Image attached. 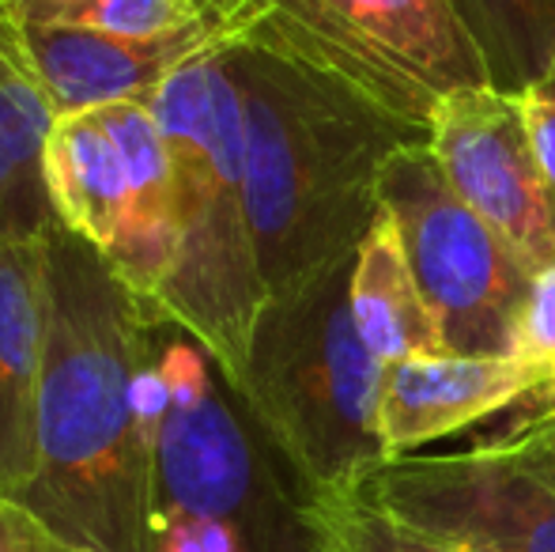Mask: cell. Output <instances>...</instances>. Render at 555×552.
Instances as JSON below:
<instances>
[{
	"label": "cell",
	"instance_id": "1",
	"mask_svg": "<svg viewBox=\"0 0 555 552\" xmlns=\"http://www.w3.org/2000/svg\"><path fill=\"white\" fill-rule=\"evenodd\" d=\"M38 390V470L23 503L68 549L144 552L163 375L159 318L57 223Z\"/></svg>",
	"mask_w": 555,
	"mask_h": 552
},
{
	"label": "cell",
	"instance_id": "2",
	"mask_svg": "<svg viewBox=\"0 0 555 552\" xmlns=\"http://www.w3.org/2000/svg\"><path fill=\"white\" fill-rule=\"evenodd\" d=\"M246 126V201L269 303L356 261L389 155L427 133L254 42L227 50Z\"/></svg>",
	"mask_w": 555,
	"mask_h": 552
},
{
	"label": "cell",
	"instance_id": "3",
	"mask_svg": "<svg viewBox=\"0 0 555 552\" xmlns=\"http://www.w3.org/2000/svg\"><path fill=\"white\" fill-rule=\"evenodd\" d=\"M147 106L167 144L175 216V258L147 310L190 333L231 390L246 371L269 287L249 223L246 126L227 50L178 68Z\"/></svg>",
	"mask_w": 555,
	"mask_h": 552
},
{
	"label": "cell",
	"instance_id": "4",
	"mask_svg": "<svg viewBox=\"0 0 555 552\" xmlns=\"http://www.w3.org/2000/svg\"><path fill=\"white\" fill-rule=\"evenodd\" d=\"M163 413L144 552H318L307 496L212 356L178 325L155 330Z\"/></svg>",
	"mask_w": 555,
	"mask_h": 552
},
{
	"label": "cell",
	"instance_id": "5",
	"mask_svg": "<svg viewBox=\"0 0 555 552\" xmlns=\"http://www.w3.org/2000/svg\"><path fill=\"white\" fill-rule=\"evenodd\" d=\"M351 266L264 307L249 360L231 386L302 496L359 488L382 462L378 409L386 363L351 318Z\"/></svg>",
	"mask_w": 555,
	"mask_h": 552
},
{
	"label": "cell",
	"instance_id": "6",
	"mask_svg": "<svg viewBox=\"0 0 555 552\" xmlns=\"http://www.w3.org/2000/svg\"><path fill=\"white\" fill-rule=\"evenodd\" d=\"M249 42L330 76L416 133L450 95L488 88L450 0H264Z\"/></svg>",
	"mask_w": 555,
	"mask_h": 552
},
{
	"label": "cell",
	"instance_id": "7",
	"mask_svg": "<svg viewBox=\"0 0 555 552\" xmlns=\"http://www.w3.org/2000/svg\"><path fill=\"white\" fill-rule=\"evenodd\" d=\"M42 170L61 228L95 246L117 280L152 303L175 258L170 159L152 106L111 103L61 114Z\"/></svg>",
	"mask_w": 555,
	"mask_h": 552
},
{
	"label": "cell",
	"instance_id": "8",
	"mask_svg": "<svg viewBox=\"0 0 555 552\" xmlns=\"http://www.w3.org/2000/svg\"><path fill=\"white\" fill-rule=\"evenodd\" d=\"M378 201L401 231L412 277L439 322L446 352L514 356L533 273L453 193L427 137L389 155Z\"/></svg>",
	"mask_w": 555,
	"mask_h": 552
},
{
	"label": "cell",
	"instance_id": "9",
	"mask_svg": "<svg viewBox=\"0 0 555 552\" xmlns=\"http://www.w3.org/2000/svg\"><path fill=\"white\" fill-rule=\"evenodd\" d=\"M356 492L435 538L495 552H555V488L495 447L389 458Z\"/></svg>",
	"mask_w": 555,
	"mask_h": 552
},
{
	"label": "cell",
	"instance_id": "10",
	"mask_svg": "<svg viewBox=\"0 0 555 552\" xmlns=\"http://www.w3.org/2000/svg\"><path fill=\"white\" fill-rule=\"evenodd\" d=\"M427 147L453 193L529 273L555 266V190L537 159L521 95L491 84L457 91L435 111Z\"/></svg>",
	"mask_w": 555,
	"mask_h": 552
},
{
	"label": "cell",
	"instance_id": "11",
	"mask_svg": "<svg viewBox=\"0 0 555 552\" xmlns=\"http://www.w3.org/2000/svg\"><path fill=\"white\" fill-rule=\"evenodd\" d=\"M249 35H254V23L238 15H212V20H197L190 27L147 38L23 20V38L42 73L57 118L111 103H147L152 91L167 84L178 68L249 42Z\"/></svg>",
	"mask_w": 555,
	"mask_h": 552
},
{
	"label": "cell",
	"instance_id": "12",
	"mask_svg": "<svg viewBox=\"0 0 555 552\" xmlns=\"http://www.w3.org/2000/svg\"><path fill=\"white\" fill-rule=\"evenodd\" d=\"M555 378L518 356H416L386 368L378 432L389 458L416 454L424 442L511 413Z\"/></svg>",
	"mask_w": 555,
	"mask_h": 552
},
{
	"label": "cell",
	"instance_id": "13",
	"mask_svg": "<svg viewBox=\"0 0 555 552\" xmlns=\"http://www.w3.org/2000/svg\"><path fill=\"white\" fill-rule=\"evenodd\" d=\"M50 235L0 231V492L15 500L38 470V390L53 314Z\"/></svg>",
	"mask_w": 555,
	"mask_h": 552
},
{
	"label": "cell",
	"instance_id": "14",
	"mask_svg": "<svg viewBox=\"0 0 555 552\" xmlns=\"http://www.w3.org/2000/svg\"><path fill=\"white\" fill-rule=\"evenodd\" d=\"M57 121L23 38V20L12 0H0V231L46 235L57 228L46 193V140Z\"/></svg>",
	"mask_w": 555,
	"mask_h": 552
},
{
	"label": "cell",
	"instance_id": "15",
	"mask_svg": "<svg viewBox=\"0 0 555 552\" xmlns=\"http://www.w3.org/2000/svg\"><path fill=\"white\" fill-rule=\"evenodd\" d=\"M348 299L359 337L386 368L416 360V356L446 352L442 330L412 277L401 231L389 213H378V220L359 243L356 261H351Z\"/></svg>",
	"mask_w": 555,
	"mask_h": 552
},
{
	"label": "cell",
	"instance_id": "16",
	"mask_svg": "<svg viewBox=\"0 0 555 552\" xmlns=\"http://www.w3.org/2000/svg\"><path fill=\"white\" fill-rule=\"evenodd\" d=\"M495 91L526 95L555 73V0H450Z\"/></svg>",
	"mask_w": 555,
	"mask_h": 552
},
{
	"label": "cell",
	"instance_id": "17",
	"mask_svg": "<svg viewBox=\"0 0 555 552\" xmlns=\"http://www.w3.org/2000/svg\"><path fill=\"white\" fill-rule=\"evenodd\" d=\"M12 4L30 23L121 38L167 35L212 15H238L254 23V30L264 20V0H12Z\"/></svg>",
	"mask_w": 555,
	"mask_h": 552
},
{
	"label": "cell",
	"instance_id": "18",
	"mask_svg": "<svg viewBox=\"0 0 555 552\" xmlns=\"http://www.w3.org/2000/svg\"><path fill=\"white\" fill-rule=\"evenodd\" d=\"M307 523L314 530L318 552H495L412 530L366 503L356 488L333 496H307Z\"/></svg>",
	"mask_w": 555,
	"mask_h": 552
},
{
	"label": "cell",
	"instance_id": "19",
	"mask_svg": "<svg viewBox=\"0 0 555 552\" xmlns=\"http://www.w3.org/2000/svg\"><path fill=\"white\" fill-rule=\"evenodd\" d=\"M480 447H495L503 454L518 458L521 465L548 480L555 488V386L537 390L521 406H514V420L499 427L491 439H480Z\"/></svg>",
	"mask_w": 555,
	"mask_h": 552
},
{
	"label": "cell",
	"instance_id": "20",
	"mask_svg": "<svg viewBox=\"0 0 555 552\" xmlns=\"http://www.w3.org/2000/svg\"><path fill=\"white\" fill-rule=\"evenodd\" d=\"M514 356L555 378V266L533 273V287L518 318Z\"/></svg>",
	"mask_w": 555,
	"mask_h": 552
},
{
	"label": "cell",
	"instance_id": "21",
	"mask_svg": "<svg viewBox=\"0 0 555 552\" xmlns=\"http://www.w3.org/2000/svg\"><path fill=\"white\" fill-rule=\"evenodd\" d=\"M0 552H68V545L27 503L0 492Z\"/></svg>",
	"mask_w": 555,
	"mask_h": 552
},
{
	"label": "cell",
	"instance_id": "22",
	"mask_svg": "<svg viewBox=\"0 0 555 552\" xmlns=\"http://www.w3.org/2000/svg\"><path fill=\"white\" fill-rule=\"evenodd\" d=\"M68 552H103V549H88V545H80V549H68Z\"/></svg>",
	"mask_w": 555,
	"mask_h": 552
}]
</instances>
